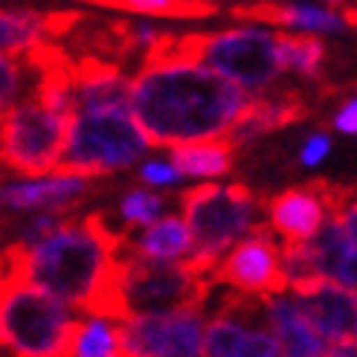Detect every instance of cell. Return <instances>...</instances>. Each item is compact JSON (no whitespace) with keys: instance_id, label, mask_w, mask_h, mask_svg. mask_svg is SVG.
<instances>
[{"instance_id":"cell-16","label":"cell","mask_w":357,"mask_h":357,"mask_svg":"<svg viewBox=\"0 0 357 357\" xmlns=\"http://www.w3.org/2000/svg\"><path fill=\"white\" fill-rule=\"evenodd\" d=\"M264 311H267V323L271 331L279 340V349L284 357H326L328 343L319 337V331L311 326V319L305 311L299 308V302L291 294L271 296L264 299Z\"/></svg>"},{"instance_id":"cell-8","label":"cell","mask_w":357,"mask_h":357,"mask_svg":"<svg viewBox=\"0 0 357 357\" xmlns=\"http://www.w3.org/2000/svg\"><path fill=\"white\" fill-rule=\"evenodd\" d=\"M224 284L241 296L271 299L288 294V276L282 264V244L273 238L271 227L256 224L250 233L227 250L212 271V288Z\"/></svg>"},{"instance_id":"cell-23","label":"cell","mask_w":357,"mask_h":357,"mask_svg":"<svg viewBox=\"0 0 357 357\" xmlns=\"http://www.w3.org/2000/svg\"><path fill=\"white\" fill-rule=\"evenodd\" d=\"M29 76L32 73L24 56H17V59L0 56V122L9 116L15 105L24 102V93L29 91Z\"/></svg>"},{"instance_id":"cell-17","label":"cell","mask_w":357,"mask_h":357,"mask_svg":"<svg viewBox=\"0 0 357 357\" xmlns=\"http://www.w3.org/2000/svg\"><path fill=\"white\" fill-rule=\"evenodd\" d=\"M128 253L146 261H183L192 256V236L181 215H163L131 238H125Z\"/></svg>"},{"instance_id":"cell-30","label":"cell","mask_w":357,"mask_h":357,"mask_svg":"<svg viewBox=\"0 0 357 357\" xmlns=\"http://www.w3.org/2000/svg\"><path fill=\"white\" fill-rule=\"evenodd\" d=\"M282 357H284V354H282Z\"/></svg>"},{"instance_id":"cell-28","label":"cell","mask_w":357,"mask_h":357,"mask_svg":"<svg viewBox=\"0 0 357 357\" xmlns=\"http://www.w3.org/2000/svg\"><path fill=\"white\" fill-rule=\"evenodd\" d=\"M0 357H12V354H9L6 349H0Z\"/></svg>"},{"instance_id":"cell-22","label":"cell","mask_w":357,"mask_h":357,"mask_svg":"<svg viewBox=\"0 0 357 357\" xmlns=\"http://www.w3.org/2000/svg\"><path fill=\"white\" fill-rule=\"evenodd\" d=\"M166 209V201H163V195H157L146 186H134L122 195V201H119V218H122V229L125 233H131L134 227L139 229H146L149 224H154L160 218V212Z\"/></svg>"},{"instance_id":"cell-3","label":"cell","mask_w":357,"mask_h":357,"mask_svg":"<svg viewBox=\"0 0 357 357\" xmlns=\"http://www.w3.org/2000/svg\"><path fill=\"white\" fill-rule=\"evenodd\" d=\"M79 317L26 282L0 250V349L12 357H67Z\"/></svg>"},{"instance_id":"cell-7","label":"cell","mask_w":357,"mask_h":357,"mask_svg":"<svg viewBox=\"0 0 357 357\" xmlns=\"http://www.w3.org/2000/svg\"><path fill=\"white\" fill-rule=\"evenodd\" d=\"M73 116L26 96L0 122V166L15 174L47 177L61 163Z\"/></svg>"},{"instance_id":"cell-25","label":"cell","mask_w":357,"mask_h":357,"mask_svg":"<svg viewBox=\"0 0 357 357\" xmlns=\"http://www.w3.org/2000/svg\"><path fill=\"white\" fill-rule=\"evenodd\" d=\"M328 151H331V137L326 131L308 134L305 142H302V149H299V166L314 169V166H319L328 157Z\"/></svg>"},{"instance_id":"cell-10","label":"cell","mask_w":357,"mask_h":357,"mask_svg":"<svg viewBox=\"0 0 357 357\" xmlns=\"http://www.w3.org/2000/svg\"><path fill=\"white\" fill-rule=\"evenodd\" d=\"M119 326L128 357H204V311L134 317Z\"/></svg>"},{"instance_id":"cell-29","label":"cell","mask_w":357,"mask_h":357,"mask_svg":"<svg viewBox=\"0 0 357 357\" xmlns=\"http://www.w3.org/2000/svg\"><path fill=\"white\" fill-rule=\"evenodd\" d=\"M326 357H328V354H326Z\"/></svg>"},{"instance_id":"cell-27","label":"cell","mask_w":357,"mask_h":357,"mask_svg":"<svg viewBox=\"0 0 357 357\" xmlns=\"http://www.w3.org/2000/svg\"><path fill=\"white\" fill-rule=\"evenodd\" d=\"M328 357H357V340L334 343V346L328 349Z\"/></svg>"},{"instance_id":"cell-5","label":"cell","mask_w":357,"mask_h":357,"mask_svg":"<svg viewBox=\"0 0 357 357\" xmlns=\"http://www.w3.org/2000/svg\"><path fill=\"white\" fill-rule=\"evenodd\" d=\"M116 291L125 323L134 317H163L181 311H201L212 296V279L183 261H146L128 253L116 264Z\"/></svg>"},{"instance_id":"cell-2","label":"cell","mask_w":357,"mask_h":357,"mask_svg":"<svg viewBox=\"0 0 357 357\" xmlns=\"http://www.w3.org/2000/svg\"><path fill=\"white\" fill-rule=\"evenodd\" d=\"M128 233L116 229L108 212L67 215L56 233L38 244H6L9 256L26 282L41 288L61 305H76L87 314L99 291L108 284Z\"/></svg>"},{"instance_id":"cell-1","label":"cell","mask_w":357,"mask_h":357,"mask_svg":"<svg viewBox=\"0 0 357 357\" xmlns=\"http://www.w3.org/2000/svg\"><path fill=\"white\" fill-rule=\"evenodd\" d=\"M247 91L218 73L189 64L166 61L139 67L131 82V116L151 146H189L224 139L250 105Z\"/></svg>"},{"instance_id":"cell-20","label":"cell","mask_w":357,"mask_h":357,"mask_svg":"<svg viewBox=\"0 0 357 357\" xmlns=\"http://www.w3.org/2000/svg\"><path fill=\"white\" fill-rule=\"evenodd\" d=\"M67 357H128L122 326L99 317L79 319V328L73 334Z\"/></svg>"},{"instance_id":"cell-19","label":"cell","mask_w":357,"mask_h":357,"mask_svg":"<svg viewBox=\"0 0 357 357\" xmlns=\"http://www.w3.org/2000/svg\"><path fill=\"white\" fill-rule=\"evenodd\" d=\"M276 50L282 70H291L305 79H323L328 61V47L323 38L302 32H276Z\"/></svg>"},{"instance_id":"cell-26","label":"cell","mask_w":357,"mask_h":357,"mask_svg":"<svg viewBox=\"0 0 357 357\" xmlns=\"http://www.w3.org/2000/svg\"><path fill=\"white\" fill-rule=\"evenodd\" d=\"M331 125H334V131H340L346 137H357V91H351L349 96L337 102Z\"/></svg>"},{"instance_id":"cell-9","label":"cell","mask_w":357,"mask_h":357,"mask_svg":"<svg viewBox=\"0 0 357 357\" xmlns=\"http://www.w3.org/2000/svg\"><path fill=\"white\" fill-rule=\"evenodd\" d=\"M337 195H340V183L323 181V177L284 189L264 204L267 227H271L273 236L282 238V247L311 244L334 218Z\"/></svg>"},{"instance_id":"cell-18","label":"cell","mask_w":357,"mask_h":357,"mask_svg":"<svg viewBox=\"0 0 357 357\" xmlns=\"http://www.w3.org/2000/svg\"><path fill=\"white\" fill-rule=\"evenodd\" d=\"M172 166L186 177H221L236 166V149L227 137L209 142H189L172 149Z\"/></svg>"},{"instance_id":"cell-15","label":"cell","mask_w":357,"mask_h":357,"mask_svg":"<svg viewBox=\"0 0 357 357\" xmlns=\"http://www.w3.org/2000/svg\"><path fill=\"white\" fill-rule=\"evenodd\" d=\"M236 21L250 24H267V26H284V29H299L302 35L314 32H331L340 35L349 32L343 15L337 6L323 3H236L229 9Z\"/></svg>"},{"instance_id":"cell-11","label":"cell","mask_w":357,"mask_h":357,"mask_svg":"<svg viewBox=\"0 0 357 357\" xmlns=\"http://www.w3.org/2000/svg\"><path fill=\"white\" fill-rule=\"evenodd\" d=\"M96 195V183L73 174H47L29 181L0 183V209L15 212H73L82 201Z\"/></svg>"},{"instance_id":"cell-21","label":"cell","mask_w":357,"mask_h":357,"mask_svg":"<svg viewBox=\"0 0 357 357\" xmlns=\"http://www.w3.org/2000/svg\"><path fill=\"white\" fill-rule=\"evenodd\" d=\"M93 6L99 9H119L131 15H149V17H212L218 15V3H206V0H96Z\"/></svg>"},{"instance_id":"cell-13","label":"cell","mask_w":357,"mask_h":357,"mask_svg":"<svg viewBox=\"0 0 357 357\" xmlns=\"http://www.w3.org/2000/svg\"><path fill=\"white\" fill-rule=\"evenodd\" d=\"M84 12H32V9H0V56H26L38 44H59L79 24Z\"/></svg>"},{"instance_id":"cell-12","label":"cell","mask_w":357,"mask_h":357,"mask_svg":"<svg viewBox=\"0 0 357 357\" xmlns=\"http://www.w3.org/2000/svg\"><path fill=\"white\" fill-rule=\"evenodd\" d=\"M311 116V99L302 91H273L250 99L244 114L236 119L233 131L227 134V139L233 142V149H247L253 142L271 137L273 131H282L288 125H296L302 119Z\"/></svg>"},{"instance_id":"cell-4","label":"cell","mask_w":357,"mask_h":357,"mask_svg":"<svg viewBox=\"0 0 357 357\" xmlns=\"http://www.w3.org/2000/svg\"><path fill=\"white\" fill-rule=\"evenodd\" d=\"M181 209L192 236V256L186 261L209 279L227 250L261 224V201L244 183H201L183 189Z\"/></svg>"},{"instance_id":"cell-24","label":"cell","mask_w":357,"mask_h":357,"mask_svg":"<svg viewBox=\"0 0 357 357\" xmlns=\"http://www.w3.org/2000/svg\"><path fill=\"white\" fill-rule=\"evenodd\" d=\"M137 177L146 186H154V189H166V186H177L181 183V172H177L169 160H146V163H139L137 169Z\"/></svg>"},{"instance_id":"cell-6","label":"cell","mask_w":357,"mask_h":357,"mask_svg":"<svg viewBox=\"0 0 357 357\" xmlns=\"http://www.w3.org/2000/svg\"><path fill=\"white\" fill-rule=\"evenodd\" d=\"M149 149L151 142L139 131L131 111L76 114L56 174H73L87 181L116 174L137 166Z\"/></svg>"},{"instance_id":"cell-14","label":"cell","mask_w":357,"mask_h":357,"mask_svg":"<svg viewBox=\"0 0 357 357\" xmlns=\"http://www.w3.org/2000/svg\"><path fill=\"white\" fill-rule=\"evenodd\" d=\"M291 296L299 302V308L305 311L311 326L319 331L326 343L331 340L334 346L357 337V294L354 291L323 279Z\"/></svg>"}]
</instances>
